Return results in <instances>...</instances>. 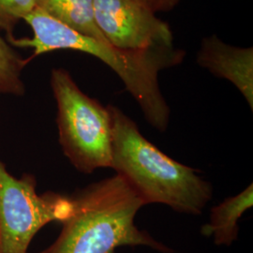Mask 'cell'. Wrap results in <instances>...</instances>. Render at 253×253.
Returning a JSON list of instances; mask_svg holds the SVG:
<instances>
[{"instance_id":"cell-1","label":"cell","mask_w":253,"mask_h":253,"mask_svg":"<svg viewBox=\"0 0 253 253\" xmlns=\"http://www.w3.org/2000/svg\"><path fill=\"white\" fill-rule=\"evenodd\" d=\"M33 31L32 38H21V48L33 49L31 58L57 50H74L90 54L118 74L126 90L142 109L146 121L164 132L170 121V108L159 84V73L180 63L184 52L172 48L125 51L84 36L48 15L39 8L25 18Z\"/></svg>"},{"instance_id":"cell-2","label":"cell","mask_w":253,"mask_h":253,"mask_svg":"<svg viewBox=\"0 0 253 253\" xmlns=\"http://www.w3.org/2000/svg\"><path fill=\"white\" fill-rule=\"evenodd\" d=\"M112 120V165L145 205L163 204L175 212L200 215L213 187L197 170L165 155L143 135L135 122L108 105Z\"/></svg>"},{"instance_id":"cell-3","label":"cell","mask_w":253,"mask_h":253,"mask_svg":"<svg viewBox=\"0 0 253 253\" xmlns=\"http://www.w3.org/2000/svg\"><path fill=\"white\" fill-rule=\"evenodd\" d=\"M71 197L73 214L62 222L54 243L39 253H116L124 246L174 253L137 228L135 216L145 204L118 174L92 183Z\"/></svg>"},{"instance_id":"cell-4","label":"cell","mask_w":253,"mask_h":253,"mask_svg":"<svg viewBox=\"0 0 253 253\" xmlns=\"http://www.w3.org/2000/svg\"><path fill=\"white\" fill-rule=\"evenodd\" d=\"M57 106L58 140L64 155L84 174L112 165V120L108 107L88 97L62 68L51 73Z\"/></svg>"},{"instance_id":"cell-5","label":"cell","mask_w":253,"mask_h":253,"mask_svg":"<svg viewBox=\"0 0 253 253\" xmlns=\"http://www.w3.org/2000/svg\"><path fill=\"white\" fill-rule=\"evenodd\" d=\"M31 173L14 177L0 160V253H27L37 233L53 221L63 222L73 212L71 196L38 194Z\"/></svg>"},{"instance_id":"cell-6","label":"cell","mask_w":253,"mask_h":253,"mask_svg":"<svg viewBox=\"0 0 253 253\" xmlns=\"http://www.w3.org/2000/svg\"><path fill=\"white\" fill-rule=\"evenodd\" d=\"M94 13L110 45L125 51L173 47L168 24L135 0H94Z\"/></svg>"},{"instance_id":"cell-7","label":"cell","mask_w":253,"mask_h":253,"mask_svg":"<svg viewBox=\"0 0 253 253\" xmlns=\"http://www.w3.org/2000/svg\"><path fill=\"white\" fill-rule=\"evenodd\" d=\"M197 63L213 75L231 82L253 109V48L229 45L216 35L204 38Z\"/></svg>"},{"instance_id":"cell-8","label":"cell","mask_w":253,"mask_h":253,"mask_svg":"<svg viewBox=\"0 0 253 253\" xmlns=\"http://www.w3.org/2000/svg\"><path fill=\"white\" fill-rule=\"evenodd\" d=\"M253 206V183L235 196L228 197L210 211L209 221L202 235L213 237L217 246H231L238 237V220Z\"/></svg>"},{"instance_id":"cell-9","label":"cell","mask_w":253,"mask_h":253,"mask_svg":"<svg viewBox=\"0 0 253 253\" xmlns=\"http://www.w3.org/2000/svg\"><path fill=\"white\" fill-rule=\"evenodd\" d=\"M36 3L37 8L67 27L84 36L107 42L96 24L94 0H36Z\"/></svg>"},{"instance_id":"cell-10","label":"cell","mask_w":253,"mask_h":253,"mask_svg":"<svg viewBox=\"0 0 253 253\" xmlns=\"http://www.w3.org/2000/svg\"><path fill=\"white\" fill-rule=\"evenodd\" d=\"M28 62L0 36V95L15 97L25 95L26 86L23 81V71Z\"/></svg>"},{"instance_id":"cell-11","label":"cell","mask_w":253,"mask_h":253,"mask_svg":"<svg viewBox=\"0 0 253 253\" xmlns=\"http://www.w3.org/2000/svg\"><path fill=\"white\" fill-rule=\"evenodd\" d=\"M36 8V0H0V28L13 36L15 26Z\"/></svg>"},{"instance_id":"cell-12","label":"cell","mask_w":253,"mask_h":253,"mask_svg":"<svg viewBox=\"0 0 253 253\" xmlns=\"http://www.w3.org/2000/svg\"><path fill=\"white\" fill-rule=\"evenodd\" d=\"M139 4L150 9L151 11H167L173 9L179 2V0H135Z\"/></svg>"}]
</instances>
